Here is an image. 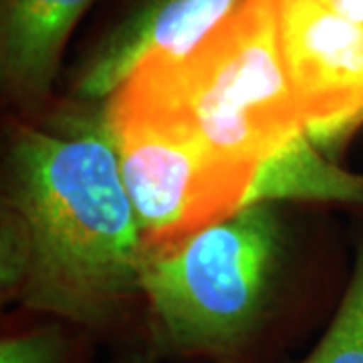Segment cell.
<instances>
[{
  "instance_id": "obj_1",
  "label": "cell",
  "mask_w": 363,
  "mask_h": 363,
  "mask_svg": "<svg viewBox=\"0 0 363 363\" xmlns=\"http://www.w3.org/2000/svg\"><path fill=\"white\" fill-rule=\"evenodd\" d=\"M2 216L25 240L13 301L26 309L109 329L142 293L145 247L105 111L14 135Z\"/></svg>"
},
{
  "instance_id": "obj_2",
  "label": "cell",
  "mask_w": 363,
  "mask_h": 363,
  "mask_svg": "<svg viewBox=\"0 0 363 363\" xmlns=\"http://www.w3.org/2000/svg\"><path fill=\"white\" fill-rule=\"evenodd\" d=\"M105 111L182 123L220 156L259 169L305 131L272 0H242L194 51L138 67Z\"/></svg>"
},
{
  "instance_id": "obj_3",
  "label": "cell",
  "mask_w": 363,
  "mask_h": 363,
  "mask_svg": "<svg viewBox=\"0 0 363 363\" xmlns=\"http://www.w3.org/2000/svg\"><path fill=\"white\" fill-rule=\"evenodd\" d=\"M283 226L257 202L168 247L145 250L142 295L160 353L252 363L271 343Z\"/></svg>"
},
{
  "instance_id": "obj_4",
  "label": "cell",
  "mask_w": 363,
  "mask_h": 363,
  "mask_svg": "<svg viewBox=\"0 0 363 363\" xmlns=\"http://www.w3.org/2000/svg\"><path fill=\"white\" fill-rule=\"evenodd\" d=\"M105 119L145 250L174 245L247 206L257 168L220 156L182 123L107 111Z\"/></svg>"
},
{
  "instance_id": "obj_5",
  "label": "cell",
  "mask_w": 363,
  "mask_h": 363,
  "mask_svg": "<svg viewBox=\"0 0 363 363\" xmlns=\"http://www.w3.org/2000/svg\"><path fill=\"white\" fill-rule=\"evenodd\" d=\"M305 131L329 150L363 123V26L321 0H272Z\"/></svg>"
},
{
  "instance_id": "obj_6",
  "label": "cell",
  "mask_w": 363,
  "mask_h": 363,
  "mask_svg": "<svg viewBox=\"0 0 363 363\" xmlns=\"http://www.w3.org/2000/svg\"><path fill=\"white\" fill-rule=\"evenodd\" d=\"M242 0H145L105 37L75 81L81 99H109L138 67L184 57L214 33Z\"/></svg>"
},
{
  "instance_id": "obj_7",
  "label": "cell",
  "mask_w": 363,
  "mask_h": 363,
  "mask_svg": "<svg viewBox=\"0 0 363 363\" xmlns=\"http://www.w3.org/2000/svg\"><path fill=\"white\" fill-rule=\"evenodd\" d=\"M93 0H2L0 69L14 97L49 95L65 43Z\"/></svg>"
},
{
  "instance_id": "obj_8",
  "label": "cell",
  "mask_w": 363,
  "mask_h": 363,
  "mask_svg": "<svg viewBox=\"0 0 363 363\" xmlns=\"http://www.w3.org/2000/svg\"><path fill=\"white\" fill-rule=\"evenodd\" d=\"M281 198L363 202V176L347 174L325 160L319 145L303 131L260 166L247 206Z\"/></svg>"
},
{
  "instance_id": "obj_9",
  "label": "cell",
  "mask_w": 363,
  "mask_h": 363,
  "mask_svg": "<svg viewBox=\"0 0 363 363\" xmlns=\"http://www.w3.org/2000/svg\"><path fill=\"white\" fill-rule=\"evenodd\" d=\"M297 363H363V245L331 323L311 353Z\"/></svg>"
},
{
  "instance_id": "obj_10",
  "label": "cell",
  "mask_w": 363,
  "mask_h": 363,
  "mask_svg": "<svg viewBox=\"0 0 363 363\" xmlns=\"http://www.w3.org/2000/svg\"><path fill=\"white\" fill-rule=\"evenodd\" d=\"M67 343L59 325H39L4 335L0 341V363H65Z\"/></svg>"
},
{
  "instance_id": "obj_11",
  "label": "cell",
  "mask_w": 363,
  "mask_h": 363,
  "mask_svg": "<svg viewBox=\"0 0 363 363\" xmlns=\"http://www.w3.org/2000/svg\"><path fill=\"white\" fill-rule=\"evenodd\" d=\"M329 11L363 26V0H321Z\"/></svg>"
}]
</instances>
